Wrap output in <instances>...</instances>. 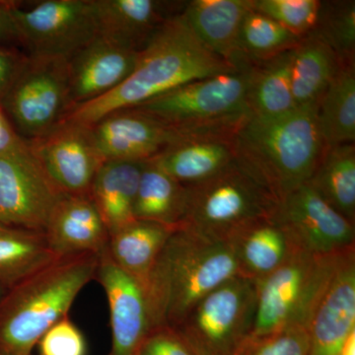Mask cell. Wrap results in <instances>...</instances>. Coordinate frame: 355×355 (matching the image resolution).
<instances>
[{
  "label": "cell",
  "mask_w": 355,
  "mask_h": 355,
  "mask_svg": "<svg viewBox=\"0 0 355 355\" xmlns=\"http://www.w3.org/2000/svg\"><path fill=\"white\" fill-rule=\"evenodd\" d=\"M184 186L180 227L212 239L230 240L249 224L275 216L280 205L265 184L236 162L205 181Z\"/></svg>",
  "instance_id": "obj_6"
},
{
  "label": "cell",
  "mask_w": 355,
  "mask_h": 355,
  "mask_svg": "<svg viewBox=\"0 0 355 355\" xmlns=\"http://www.w3.org/2000/svg\"><path fill=\"white\" fill-rule=\"evenodd\" d=\"M27 58V53L19 49L0 46V100L12 85Z\"/></svg>",
  "instance_id": "obj_37"
},
{
  "label": "cell",
  "mask_w": 355,
  "mask_h": 355,
  "mask_svg": "<svg viewBox=\"0 0 355 355\" xmlns=\"http://www.w3.org/2000/svg\"><path fill=\"white\" fill-rule=\"evenodd\" d=\"M238 64L209 50L181 13L168 20L139 51L135 69L123 83L94 101L74 107L64 121L89 127L107 114L135 108L191 81L232 71Z\"/></svg>",
  "instance_id": "obj_1"
},
{
  "label": "cell",
  "mask_w": 355,
  "mask_h": 355,
  "mask_svg": "<svg viewBox=\"0 0 355 355\" xmlns=\"http://www.w3.org/2000/svg\"><path fill=\"white\" fill-rule=\"evenodd\" d=\"M24 53L69 58L99 35L93 0L8 1Z\"/></svg>",
  "instance_id": "obj_10"
},
{
  "label": "cell",
  "mask_w": 355,
  "mask_h": 355,
  "mask_svg": "<svg viewBox=\"0 0 355 355\" xmlns=\"http://www.w3.org/2000/svg\"><path fill=\"white\" fill-rule=\"evenodd\" d=\"M252 70L253 64L241 60L232 71L191 81L135 109L184 130L236 132L252 116Z\"/></svg>",
  "instance_id": "obj_7"
},
{
  "label": "cell",
  "mask_w": 355,
  "mask_h": 355,
  "mask_svg": "<svg viewBox=\"0 0 355 355\" xmlns=\"http://www.w3.org/2000/svg\"><path fill=\"white\" fill-rule=\"evenodd\" d=\"M230 241L234 245L240 277L256 282L277 270L299 250L275 214L249 224Z\"/></svg>",
  "instance_id": "obj_22"
},
{
  "label": "cell",
  "mask_w": 355,
  "mask_h": 355,
  "mask_svg": "<svg viewBox=\"0 0 355 355\" xmlns=\"http://www.w3.org/2000/svg\"><path fill=\"white\" fill-rule=\"evenodd\" d=\"M352 252L355 249L319 256L297 250L257 280L256 314L248 342L289 329L309 328L336 272Z\"/></svg>",
  "instance_id": "obj_5"
},
{
  "label": "cell",
  "mask_w": 355,
  "mask_h": 355,
  "mask_svg": "<svg viewBox=\"0 0 355 355\" xmlns=\"http://www.w3.org/2000/svg\"><path fill=\"white\" fill-rule=\"evenodd\" d=\"M95 279L101 284L108 299L112 331L108 355H137L151 333L144 284L121 270L107 249L99 254Z\"/></svg>",
  "instance_id": "obj_15"
},
{
  "label": "cell",
  "mask_w": 355,
  "mask_h": 355,
  "mask_svg": "<svg viewBox=\"0 0 355 355\" xmlns=\"http://www.w3.org/2000/svg\"><path fill=\"white\" fill-rule=\"evenodd\" d=\"M24 140L21 139L19 135L9 123L6 114L0 106V154L6 153L16 146H20Z\"/></svg>",
  "instance_id": "obj_39"
},
{
  "label": "cell",
  "mask_w": 355,
  "mask_h": 355,
  "mask_svg": "<svg viewBox=\"0 0 355 355\" xmlns=\"http://www.w3.org/2000/svg\"><path fill=\"white\" fill-rule=\"evenodd\" d=\"M235 135L183 137L149 161L179 183H200L235 162Z\"/></svg>",
  "instance_id": "obj_20"
},
{
  "label": "cell",
  "mask_w": 355,
  "mask_h": 355,
  "mask_svg": "<svg viewBox=\"0 0 355 355\" xmlns=\"http://www.w3.org/2000/svg\"><path fill=\"white\" fill-rule=\"evenodd\" d=\"M338 355H355V331L347 336Z\"/></svg>",
  "instance_id": "obj_40"
},
{
  "label": "cell",
  "mask_w": 355,
  "mask_h": 355,
  "mask_svg": "<svg viewBox=\"0 0 355 355\" xmlns=\"http://www.w3.org/2000/svg\"><path fill=\"white\" fill-rule=\"evenodd\" d=\"M355 331V252L336 272L313 317L309 355H338Z\"/></svg>",
  "instance_id": "obj_18"
},
{
  "label": "cell",
  "mask_w": 355,
  "mask_h": 355,
  "mask_svg": "<svg viewBox=\"0 0 355 355\" xmlns=\"http://www.w3.org/2000/svg\"><path fill=\"white\" fill-rule=\"evenodd\" d=\"M99 254L55 259L10 287L0 297V355H32L42 336L95 279Z\"/></svg>",
  "instance_id": "obj_4"
},
{
  "label": "cell",
  "mask_w": 355,
  "mask_h": 355,
  "mask_svg": "<svg viewBox=\"0 0 355 355\" xmlns=\"http://www.w3.org/2000/svg\"><path fill=\"white\" fill-rule=\"evenodd\" d=\"M0 46L21 50L19 37L9 10L8 1H0Z\"/></svg>",
  "instance_id": "obj_38"
},
{
  "label": "cell",
  "mask_w": 355,
  "mask_h": 355,
  "mask_svg": "<svg viewBox=\"0 0 355 355\" xmlns=\"http://www.w3.org/2000/svg\"><path fill=\"white\" fill-rule=\"evenodd\" d=\"M291 51L253 64L249 90L252 116L270 120L296 109L291 83Z\"/></svg>",
  "instance_id": "obj_30"
},
{
  "label": "cell",
  "mask_w": 355,
  "mask_h": 355,
  "mask_svg": "<svg viewBox=\"0 0 355 355\" xmlns=\"http://www.w3.org/2000/svg\"><path fill=\"white\" fill-rule=\"evenodd\" d=\"M139 55V51L98 35L70 55L67 58L69 111L118 87L135 69Z\"/></svg>",
  "instance_id": "obj_16"
},
{
  "label": "cell",
  "mask_w": 355,
  "mask_h": 355,
  "mask_svg": "<svg viewBox=\"0 0 355 355\" xmlns=\"http://www.w3.org/2000/svg\"><path fill=\"white\" fill-rule=\"evenodd\" d=\"M340 67L336 53L311 33L291 51V83L296 108L319 104Z\"/></svg>",
  "instance_id": "obj_24"
},
{
  "label": "cell",
  "mask_w": 355,
  "mask_h": 355,
  "mask_svg": "<svg viewBox=\"0 0 355 355\" xmlns=\"http://www.w3.org/2000/svg\"><path fill=\"white\" fill-rule=\"evenodd\" d=\"M308 329L294 328L248 342L239 355H309Z\"/></svg>",
  "instance_id": "obj_34"
},
{
  "label": "cell",
  "mask_w": 355,
  "mask_h": 355,
  "mask_svg": "<svg viewBox=\"0 0 355 355\" xmlns=\"http://www.w3.org/2000/svg\"><path fill=\"white\" fill-rule=\"evenodd\" d=\"M256 304V280L233 277L203 297L175 330L195 355H239Z\"/></svg>",
  "instance_id": "obj_8"
},
{
  "label": "cell",
  "mask_w": 355,
  "mask_h": 355,
  "mask_svg": "<svg viewBox=\"0 0 355 355\" xmlns=\"http://www.w3.org/2000/svg\"><path fill=\"white\" fill-rule=\"evenodd\" d=\"M321 6L319 0H251L253 10L268 16L299 39L314 31Z\"/></svg>",
  "instance_id": "obj_33"
},
{
  "label": "cell",
  "mask_w": 355,
  "mask_h": 355,
  "mask_svg": "<svg viewBox=\"0 0 355 355\" xmlns=\"http://www.w3.org/2000/svg\"><path fill=\"white\" fill-rule=\"evenodd\" d=\"M88 130L103 162L148 161L177 140L205 135L168 125L135 108L107 114Z\"/></svg>",
  "instance_id": "obj_12"
},
{
  "label": "cell",
  "mask_w": 355,
  "mask_h": 355,
  "mask_svg": "<svg viewBox=\"0 0 355 355\" xmlns=\"http://www.w3.org/2000/svg\"><path fill=\"white\" fill-rule=\"evenodd\" d=\"M55 259L44 232L0 224V286L6 291Z\"/></svg>",
  "instance_id": "obj_28"
},
{
  "label": "cell",
  "mask_w": 355,
  "mask_h": 355,
  "mask_svg": "<svg viewBox=\"0 0 355 355\" xmlns=\"http://www.w3.org/2000/svg\"><path fill=\"white\" fill-rule=\"evenodd\" d=\"M99 35L140 51L168 20L183 12L186 2L93 0Z\"/></svg>",
  "instance_id": "obj_17"
},
{
  "label": "cell",
  "mask_w": 355,
  "mask_h": 355,
  "mask_svg": "<svg viewBox=\"0 0 355 355\" xmlns=\"http://www.w3.org/2000/svg\"><path fill=\"white\" fill-rule=\"evenodd\" d=\"M275 216L301 251L319 256L355 249V225L306 183L280 202Z\"/></svg>",
  "instance_id": "obj_13"
},
{
  "label": "cell",
  "mask_w": 355,
  "mask_h": 355,
  "mask_svg": "<svg viewBox=\"0 0 355 355\" xmlns=\"http://www.w3.org/2000/svg\"><path fill=\"white\" fill-rule=\"evenodd\" d=\"M184 205L186 186L146 161L135 200V219L177 229L183 220Z\"/></svg>",
  "instance_id": "obj_26"
},
{
  "label": "cell",
  "mask_w": 355,
  "mask_h": 355,
  "mask_svg": "<svg viewBox=\"0 0 355 355\" xmlns=\"http://www.w3.org/2000/svg\"><path fill=\"white\" fill-rule=\"evenodd\" d=\"M234 150L235 162L282 202L309 182L324 153L318 104L270 120L250 116L236 132Z\"/></svg>",
  "instance_id": "obj_3"
},
{
  "label": "cell",
  "mask_w": 355,
  "mask_h": 355,
  "mask_svg": "<svg viewBox=\"0 0 355 355\" xmlns=\"http://www.w3.org/2000/svg\"><path fill=\"white\" fill-rule=\"evenodd\" d=\"M315 35L336 53L340 65L355 67V2H322Z\"/></svg>",
  "instance_id": "obj_32"
},
{
  "label": "cell",
  "mask_w": 355,
  "mask_h": 355,
  "mask_svg": "<svg viewBox=\"0 0 355 355\" xmlns=\"http://www.w3.org/2000/svg\"><path fill=\"white\" fill-rule=\"evenodd\" d=\"M26 142L64 195L89 197L104 162L93 146L88 127L64 121L43 137Z\"/></svg>",
  "instance_id": "obj_14"
},
{
  "label": "cell",
  "mask_w": 355,
  "mask_h": 355,
  "mask_svg": "<svg viewBox=\"0 0 355 355\" xmlns=\"http://www.w3.org/2000/svg\"><path fill=\"white\" fill-rule=\"evenodd\" d=\"M324 148L355 141V67L340 65L318 104Z\"/></svg>",
  "instance_id": "obj_29"
},
{
  "label": "cell",
  "mask_w": 355,
  "mask_h": 355,
  "mask_svg": "<svg viewBox=\"0 0 355 355\" xmlns=\"http://www.w3.org/2000/svg\"><path fill=\"white\" fill-rule=\"evenodd\" d=\"M6 291V289L4 288V287H2L1 286H0V297H1L2 295H3L4 294V292Z\"/></svg>",
  "instance_id": "obj_41"
},
{
  "label": "cell",
  "mask_w": 355,
  "mask_h": 355,
  "mask_svg": "<svg viewBox=\"0 0 355 355\" xmlns=\"http://www.w3.org/2000/svg\"><path fill=\"white\" fill-rule=\"evenodd\" d=\"M174 228L155 222L135 220L110 236L108 253L121 270L146 284Z\"/></svg>",
  "instance_id": "obj_25"
},
{
  "label": "cell",
  "mask_w": 355,
  "mask_h": 355,
  "mask_svg": "<svg viewBox=\"0 0 355 355\" xmlns=\"http://www.w3.org/2000/svg\"><path fill=\"white\" fill-rule=\"evenodd\" d=\"M64 197L25 140L0 154V224L44 232Z\"/></svg>",
  "instance_id": "obj_11"
},
{
  "label": "cell",
  "mask_w": 355,
  "mask_h": 355,
  "mask_svg": "<svg viewBox=\"0 0 355 355\" xmlns=\"http://www.w3.org/2000/svg\"><path fill=\"white\" fill-rule=\"evenodd\" d=\"M146 161H107L91 187V200L109 236L137 220L135 205L140 176Z\"/></svg>",
  "instance_id": "obj_23"
},
{
  "label": "cell",
  "mask_w": 355,
  "mask_h": 355,
  "mask_svg": "<svg viewBox=\"0 0 355 355\" xmlns=\"http://www.w3.org/2000/svg\"><path fill=\"white\" fill-rule=\"evenodd\" d=\"M46 241L57 258L73 254H100L107 249L109 233L90 197L65 196L51 216Z\"/></svg>",
  "instance_id": "obj_19"
},
{
  "label": "cell",
  "mask_w": 355,
  "mask_h": 355,
  "mask_svg": "<svg viewBox=\"0 0 355 355\" xmlns=\"http://www.w3.org/2000/svg\"><path fill=\"white\" fill-rule=\"evenodd\" d=\"M40 355H86L87 345L83 331L69 316L53 324L38 343Z\"/></svg>",
  "instance_id": "obj_35"
},
{
  "label": "cell",
  "mask_w": 355,
  "mask_h": 355,
  "mask_svg": "<svg viewBox=\"0 0 355 355\" xmlns=\"http://www.w3.org/2000/svg\"><path fill=\"white\" fill-rule=\"evenodd\" d=\"M308 184L355 225L354 144L324 148Z\"/></svg>",
  "instance_id": "obj_27"
},
{
  "label": "cell",
  "mask_w": 355,
  "mask_h": 355,
  "mask_svg": "<svg viewBox=\"0 0 355 355\" xmlns=\"http://www.w3.org/2000/svg\"><path fill=\"white\" fill-rule=\"evenodd\" d=\"M251 0H193L186 2L183 14L191 29L209 50L236 64L240 29Z\"/></svg>",
  "instance_id": "obj_21"
},
{
  "label": "cell",
  "mask_w": 355,
  "mask_h": 355,
  "mask_svg": "<svg viewBox=\"0 0 355 355\" xmlns=\"http://www.w3.org/2000/svg\"><path fill=\"white\" fill-rule=\"evenodd\" d=\"M0 106L21 139L48 135L69 111L67 58L28 55Z\"/></svg>",
  "instance_id": "obj_9"
},
{
  "label": "cell",
  "mask_w": 355,
  "mask_h": 355,
  "mask_svg": "<svg viewBox=\"0 0 355 355\" xmlns=\"http://www.w3.org/2000/svg\"><path fill=\"white\" fill-rule=\"evenodd\" d=\"M137 355H195L175 329L154 330L147 336Z\"/></svg>",
  "instance_id": "obj_36"
},
{
  "label": "cell",
  "mask_w": 355,
  "mask_h": 355,
  "mask_svg": "<svg viewBox=\"0 0 355 355\" xmlns=\"http://www.w3.org/2000/svg\"><path fill=\"white\" fill-rule=\"evenodd\" d=\"M301 40L251 7L243 19L238 50L243 58L256 64L293 50Z\"/></svg>",
  "instance_id": "obj_31"
},
{
  "label": "cell",
  "mask_w": 355,
  "mask_h": 355,
  "mask_svg": "<svg viewBox=\"0 0 355 355\" xmlns=\"http://www.w3.org/2000/svg\"><path fill=\"white\" fill-rule=\"evenodd\" d=\"M236 277L239 266L230 240L175 229L144 286L151 331L176 329L203 297Z\"/></svg>",
  "instance_id": "obj_2"
}]
</instances>
